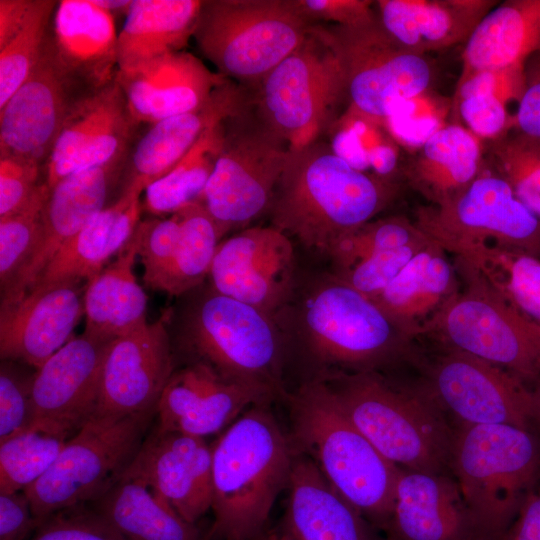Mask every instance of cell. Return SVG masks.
Returning a JSON list of instances; mask_svg holds the SVG:
<instances>
[{"mask_svg":"<svg viewBox=\"0 0 540 540\" xmlns=\"http://www.w3.org/2000/svg\"><path fill=\"white\" fill-rule=\"evenodd\" d=\"M398 183L351 166L316 140L289 148L269 206L272 226L304 247L330 254L344 237L384 210L397 196Z\"/></svg>","mask_w":540,"mask_h":540,"instance_id":"obj_1","label":"cell"},{"mask_svg":"<svg viewBox=\"0 0 540 540\" xmlns=\"http://www.w3.org/2000/svg\"><path fill=\"white\" fill-rule=\"evenodd\" d=\"M294 456L269 404L253 405L230 424L212 444L214 523L208 538L259 540L289 486Z\"/></svg>","mask_w":540,"mask_h":540,"instance_id":"obj_2","label":"cell"},{"mask_svg":"<svg viewBox=\"0 0 540 540\" xmlns=\"http://www.w3.org/2000/svg\"><path fill=\"white\" fill-rule=\"evenodd\" d=\"M285 397L294 452L308 457L367 521L388 530L400 468L354 426L322 378Z\"/></svg>","mask_w":540,"mask_h":540,"instance_id":"obj_3","label":"cell"},{"mask_svg":"<svg viewBox=\"0 0 540 540\" xmlns=\"http://www.w3.org/2000/svg\"><path fill=\"white\" fill-rule=\"evenodd\" d=\"M354 426L400 469L450 472L454 429L427 397L391 385L375 371L322 378Z\"/></svg>","mask_w":540,"mask_h":540,"instance_id":"obj_4","label":"cell"},{"mask_svg":"<svg viewBox=\"0 0 540 540\" xmlns=\"http://www.w3.org/2000/svg\"><path fill=\"white\" fill-rule=\"evenodd\" d=\"M450 472L485 540H500L540 473V440L507 424L454 429Z\"/></svg>","mask_w":540,"mask_h":540,"instance_id":"obj_5","label":"cell"},{"mask_svg":"<svg viewBox=\"0 0 540 540\" xmlns=\"http://www.w3.org/2000/svg\"><path fill=\"white\" fill-rule=\"evenodd\" d=\"M179 343L223 378L277 398L282 388V342L274 317L211 287L186 306Z\"/></svg>","mask_w":540,"mask_h":540,"instance_id":"obj_6","label":"cell"},{"mask_svg":"<svg viewBox=\"0 0 540 540\" xmlns=\"http://www.w3.org/2000/svg\"><path fill=\"white\" fill-rule=\"evenodd\" d=\"M312 25L293 0H206L193 37L218 74L256 87Z\"/></svg>","mask_w":540,"mask_h":540,"instance_id":"obj_7","label":"cell"},{"mask_svg":"<svg viewBox=\"0 0 540 540\" xmlns=\"http://www.w3.org/2000/svg\"><path fill=\"white\" fill-rule=\"evenodd\" d=\"M461 287L426 336L498 366L524 382L540 380V327L454 258Z\"/></svg>","mask_w":540,"mask_h":540,"instance_id":"obj_8","label":"cell"},{"mask_svg":"<svg viewBox=\"0 0 540 540\" xmlns=\"http://www.w3.org/2000/svg\"><path fill=\"white\" fill-rule=\"evenodd\" d=\"M299 322L319 361L354 372L375 371L405 355L413 342L373 300L331 273L307 291Z\"/></svg>","mask_w":540,"mask_h":540,"instance_id":"obj_9","label":"cell"},{"mask_svg":"<svg viewBox=\"0 0 540 540\" xmlns=\"http://www.w3.org/2000/svg\"><path fill=\"white\" fill-rule=\"evenodd\" d=\"M153 415L156 412L93 415L50 469L24 491L38 523L55 512L103 496L132 463Z\"/></svg>","mask_w":540,"mask_h":540,"instance_id":"obj_10","label":"cell"},{"mask_svg":"<svg viewBox=\"0 0 540 540\" xmlns=\"http://www.w3.org/2000/svg\"><path fill=\"white\" fill-rule=\"evenodd\" d=\"M313 26L339 62L347 102L343 116L383 126L397 102L430 90L434 69L429 59L396 42L377 15L352 26Z\"/></svg>","mask_w":540,"mask_h":540,"instance_id":"obj_11","label":"cell"},{"mask_svg":"<svg viewBox=\"0 0 540 540\" xmlns=\"http://www.w3.org/2000/svg\"><path fill=\"white\" fill-rule=\"evenodd\" d=\"M251 104L289 148L319 140L346 101L339 62L312 25L302 44L256 87Z\"/></svg>","mask_w":540,"mask_h":540,"instance_id":"obj_12","label":"cell"},{"mask_svg":"<svg viewBox=\"0 0 540 540\" xmlns=\"http://www.w3.org/2000/svg\"><path fill=\"white\" fill-rule=\"evenodd\" d=\"M288 152L250 100L225 119L221 148L201 199L223 235L269 209Z\"/></svg>","mask_w":540,"mask_h":540,"instance_id":"obj_13","label":"cell"},{"mask_svg":"<svg viewBox=\"0 0 540 540\" xmlns=\"http://www.w3.org/2000/svg\"><path fill=\"white\" fill-rule=\"evenodd\" d=\"M414 222L448 253L468 244L494 243L540 258V218L487 168L448 203L417 208Z\"/></svg>","mask_w":540,"mask_h":540,"instance_id":"obj_14","label":"cell"},{"mask_svg":"<svg viewBox=\"0 0 540 540\" xmlns=\"http://www.w3.org/2000/svg\"><path fill=\"white\" fill-rule=\"evenodd\" d=\"M485 360L445 348L428 370L427 397L460 426L507 424L531 429L537 392Z\"/></svg>","mask_w":540,"mask_h":540,"instance_id":"obj_15","label":"cell"},{"mask_svg":"<svg viewBox=\"0 0 540 540\" xmlns=\"http://www.w3.org/2000/svg\"><path fill=\"white\" fill-rule=\"evenodd\" d=\"M89 93L58 61L48 31L32 72L0 107V156L46 163L70 111Z\"/></svg>","mask_w":540,"mask_h":540,"instance_id":"obj_16","label":"cell"},{"mask_svg":"<svg viewBox=\"0 0 540 540\" xmlns=\"http://www.w3.org/2000/svg\"><path fill=\"white\" fill-rule=\"evenodd\" d=\"M293 273L288 235L273 226H257L219 243L208 277L218 293L275 317L292 293Z\"/></svg>","mask_w":540,"mask_h":540,"instance_id":"obj_17","label":"cell"},{"mask_svg":"<svg viewBox=\"0 0 540 540\" xmlns=\"http://www.w3.org/2000/svg\"><path fill=\"white\" fill-rule=\"evenodd\" d=\"M169 318L165 312L157 321L145 322L109 343L94 415L156 412L159 398L175 371Z\"/></svg>","mask_w":540,"mask_h":540,"instance_id":"obj_18","label":"cell"},{"mask_svg":"<svg viewBox=\"0 0 540 540\" xmlns=\"http://www.w3.org/2000/svg\"><path fill=\"white\" fill-rule=\"evenodd\" d=\"M86 281L38 285L13 305L1 307L0 355L37 370L74 336L84 316Z\"/></svg>","mask_w":540,"mask_h":540,"instance_id":"obj_19","label":"cell"},{"mask_svg":"<svg viewBox=\"0 0 540 540\" xmlns=\"http://www.w3.org/2000/svg\"><path fill=\"white\" fill-rule=\"evenodd\" d=\"M276 397L262 389L223 378L192 361L173 372L156 406V427L205 438L224 431L248 408Z\"/></svg>","mask_w":540,"mask_h":540,"instance_id":"obj_20","label":"cell"},{"mask_svg":"<svg viewBox=\"0 0 540 540\" xmlns=\"http://www.w3.org/2000/svg\"><path fill=\"white\" fill-rule=\"evenodd\" d=\"M123 159L124 156L105 165L74 172L50 189L36 246L14 282L1 293V307L22 299L59 249L108 206L112 189L121 174Z\"/></svg>","mask_w":540,"mask_h":540,"instance_id":"obj_21","label":"cell"},{"mask_svg":"<svg viewBox=\"0 0 540 540\" xmlns=\"http://www.w3.org/2000/svg\"><path fill=\"white\" fill-rule=\"evenodd\" d=\"M134 126L117 81L84 96L70 111L45 163L48 187L123 157Z\"/></svg>","mask_w":540,"mask_h":540,"instance_id":"obj_22","label":"cell"},{"mask_svg":"<svg viewBox=\"0 0 540 540\" xmlns=\"http://www.w3.org/2000/svg\"><path fill=\"white\" fill-rule=\"evenodd\" d=\"M110 342L83 332L35 370L32 382L35 421L75 434L95 414L103 361Z\"/></svg>","mask_w":540,"mask_h":540,"instance_id":"obj_23","label":"cell"},{"mask_svg":"<svg viewBox=\"0 0 540 540\" xmlns=\"http://www.w3.org/2000/svg\"><path fill=\"white\" fill-rule=\"evenodd\" d=\"M129 469L145 478L186 521L195 524L212 506V444L166 432L146 435Z\"/></svg>","mask_w":540,"mask_h":540,"instance_id":"obj_24","label":"cell"},{"mask_svg":"<svg viewBox=\"0 0 540 540\" xmlns=\"http://www.w3.org/2000/svg\"><path fill=\"white\" fill-rule=\"evenodd\" d=\"M228 79L191 53L178 51L128 72H118L134 124H154L205 106Z\"/></svg>","mask_w":540,"mask_h":540,"instance_id":"obj_25","label":"cell"},{"mask_svg":"<svg viewBox=\"0 0 540 540\" xmlns=\"http://www.w3.org/2000/svg\"><path fill=\"white\" fill-rule=\"evenodd\" d=\"M388 530L393 540H485L454 477L400 469Z\"/></svg>","mask_w":540,"mask_h":540,"instance_id":"obj_26","label":"cell"},{"mask_svg":"<svg viewBox=\"0 0 540 540\" xmlns=\"http://www.w3.org/2000/svg\"><path fill=\"white\" fill-rule=\"evenodd\" d=\"M49 37L58 61L87 90L97 91L116 81L114 15L93 0L58 1Z\"/></svg>","mask_w":540,"mask_h":540,"instance_id":"obj_27","label":"cell"},{"mask_svg":"<svg viewBox=\"0 0 540 540\" xmlns=\"http://www.w3.org/2000/svg\"><path fill=\"white\" fill-rule=\"evenodd\" d=\"M461 287L448 252L430 241L373 300L409 339L429 328Z\"/></svg>","mask_w":540,"mask_h":540,"instance_id":"obj_28","label":"cell"},{"mask_svg":"<svg viewBox=\"0 0 540 540\" xmlns=\"http://www.w3.org/2000/svg\"><path fill=\"white\" fill-rule=\"evenodd\" d=\"M494 0H378L377 19L404 48L426 55L466 42Z\"/></svg>","mask_w":540,"mask_h":540,"instance_id":"obj_29","label":"cell"},{"mask_svg":"<svg viewBox=\"0 0 540 540\" xmlns=\"http://www.w3.org/2000/svg\"><path fill=\"white\" fill-rule=\"evenodd\" d=\"M144 190L126 184L114 203L94 215L59 249L33 287L71 279L88 282L95 277L134 234Z\"/></svg>","mask_w":540,"mask_h":540,"instance_id":"obj_30","label":"cell"},{"mask_svg":"<svg viewBox=\"0 0 540 540\" xmlns=\"http://www.w3.org/2000/svg\"><path fill=\"white\" fill-rule=\"evenodd\" d=\"M248 101L245 91L227 80L202 108L152 124L133 150L126 184L146 189L172 170L210 126L231 116Z\"/></svg>","mask_w":540,"mask_h":540,"instance_id":"obj_31","label":"cell"},{"mask_svg":"<svg viewBox=\"0 0 540 540\" xmlns=\"http://www.w3.org/2000/svg\"><path fill=\"white\" fill-rule=\"evenodd\" d=\"M288 489L285 528L300 540H373L367 520L308 457L295 453Z\"/></svg>","mask_w":540,"mask_h":540,"instance_id":"obj_32","label":"cell"},{"mask_svg":"<svg viewBox=\"0 0 540 540\" xmlns=\"http://www.w3.org/2000/svg\"><path fill=\"white\" fill-rule=\"evenodd\" d=\"M485 168L481 140L452 122L415 152L403 175L429 205L441 206L467 189Z\"/></svg>","mask_w":540,"mask_h":540,"instance_id":"obj_33","label":"cell"},{"mask_svg":"<svg viewBox=\"0 0 540 540\" xmlns=\"http://www.w3.org/2000/svg\"><path fill=\"white\" fill-rule=\"evenodd\" d=\"M540 52V0L497 4L476 26L462 54L458 82L488 69L526 64Z\"/></svg>","mask_w":540,"mask_h":540,"instance_id":"obj_34","label":"cell"},{"mask_svg":"<svg viewBox=\"0 0 540 540\" xmlns=\"http://www.w3.org/2000/svg\"><path fill=\"white\" fill-rule=\"evenodd\" d=\"M203 1L136 0L118 33V72H128L169 53L183 51Z\"/></svg>","mask_w":540,"mask_h":540,"instance_id":"obj_35","label":"cell"},{"mask_svg":"<svg viewBox=\"0 0 540 540\" xmlns=\"http://www.w3.org/2000/svg\"><path fill=\"white\" fill-rule=\"evenodd\" d=\"M98 512L125 540H203L141 475L129 467L99 499Z\"/></svg>","mask_w":540,"mask_h":540,"instance_id":"obj_36","label":"cell"},{"mask_svg":"<svg viewBox=\"0 0 540 540\" xmlns=\"http://www.w3.org/2000/svg\"><path fill=\"white\" fill-rule=\"evenodd\" d=\"M139 244L137 225L116 259L87 282L85 333L112 341L147 322L148 298L133 272Z\"/></svg>","mask_w":540,"mask_h":540,"instance_id":"obj_37","label":"cell"},{"mask_svg":"<svg viewBox=\"0 0 540 540\" xmlns=\"http://www.w3.org/2000/svg\"><path fill=\"white\" fill-rule=\"evenodd\" d=\"M452 254L469 264L508 304L540 327L539 257L494 243L464 245Z\"/></svg>","mask_w":540,"mask_h":540,"instance_id":"obj_38","label":"cell"},{"mask_svg":"<svg viewBox=\"0 0 540 540\" xmlns=\"http://www.w3.org/2000/svg\"><path fill=\"white\" fill-rule=\"evenodd\" d=\"M180 234L172 260L151 289L179 296L200 286L223 236L216 221L199 201L178 211Z\"/></svg>","mask_w":540,"mask_h":540,"instance_id":"obj_39","label":"cell"},{"mask_svg":"<svg viewBox=\"0 0 540 540\" xmlns=\"http://www.w3.org/2000/svg\"><path fill=\"white\" fill-rule=\"evenodd\" d=\"M224 121L210 126L172 170L146 187V211L163 217L201 201L221 148Z\"/></svg>","mask_w":540,"mask_h":540,"instance_id":"obj_40","label":"cell"},{"mask_svg":"<svg viewBox=\"0 0 540 540\" xmlns=\"http://www.w3.org/2000/svg\"><path fill=\"white\" fill-rule=\"evenodd\" d=\"M74 435L35 421L27 430L0 442V493L25 491L50 469Z\"/></svg>","mask_w":540,"mask_h":540,"instance_id":"obj_41","label":"cell"},{"mask_svg":"<svg viewBox=\"0 0 540 540\" xmlns=\"http://www.w3.org/2000/svg\"><path fill=\"white\" fill-rule=\"evenodd\" d=\"M57 3L33 0L23 26L0 48V107L23 84L40 59Z\"/></svg>","mask_w":540,"mask_h":540,"instance_id":"obj_42","label":"cell"},{"mask_svg":"<svg viewBox=\"0 0 540 540\" xmlns=\"http://www.w3.org/2000/svg\"><path fill=\"white\" fill-rule=\"evenodd\" d=\"M491 160L494 172L540 218V145L516 131L508 132L492 141Z\"/></svg>","mask_w":540,"mask_h":540,"instance_id":"obj_43","label":"cell"},{"mask_svg":"<svg viewBox=\"0 0 540 540\" xmlns=\"http://www.w3.org/2000/svg\"><path fill=\"white\" fill-rule=\"evenodd\" d=\"M49 193L50 188L44 181L23 208L0 218L1 293L14 282L36 246Z\"/></svg>","mask_w":540,"mask_h":540,"instance_id":"obj_44","label":"cell"},{"mask_svg":"<svg viewBox=\"0 0 540 540\" xmlns=\"http://www.w3.org/2000/svg\"><path fill=\"white\" fill-rule=\"evenodd\" d=\"M452 100L427 90L397 102L383 127L391 139L416 152L434 133L446 126Z\"/></svg>","mask_w":540,"mask_h":540,"instance_id":"obj_45","label":"cell"},{"mask_svg":"<svg viewBox=\"0 0 540 540\" xmlns=\"http://www.w3.org/2000/svg\"><path fill=\"white\" fill-rule=\"evenodd\" d=\"M427 238L414 221L403 216H390L363 224L341 239L328 256L334 267Z\"/></svg>","mask_w":540,"mask_h":540,"instance_id":"obj_46","label":"cell"},{"mask_svg":"<svg viewBox=\"0 0 540 540\" xmlns=\"http://www.w3.org/2000/svg\"><path fill=\"white\" fill-rule=\"evenodd\" d=\"M429 241L428 237L419 242L376 252L352 262L334 266L331 274L364 296L374 299Z\"/></svg>","mask_w":540,"mask_h":540,"instance_id":"obj_47","label":"cell"},{"mask_svg":"<svg viewBox=\"0 0 540 540\" xmlns=\"http://www.w3.org/2000/svg\"><path fill=\"white\" fill-rule=\"evenodd\" d=\"M20 362L2 360L0 366V442L30 428L35 422L32 382Z\"/></svg>","mask_w":540,"mask_h":540,"instance_id":"obj_48","label":"cell"},{"mask_svg":"<svg viewBox=\"0 0 540 540\" xmlns=\"http://www.w3.org/2000/svg\"><path fill=\"white\" fill-rule=\"evenodd\" d=\"M31 540H125L98 512L85 504L45 518Z\"/></svg>","mask_w":540,"mask_h":540,"instance_id":"obj_49","label":"cell"},{"mask_svg":"<svg viewBox=\"0 0 540 540\" xmlns=\"http://www.w3.org/2000/svg\"><path fill=\"white\" fill-rule=\"evenodd\" d=\"M138 227V256L144 266L143 280L152 288L174 255L180 234V216L176 212L167 218L147 219L140 221Z\"/></svg>","mask_w":540,"mask_h":540,"instance_id":"obj_50","label":"cell"},{"mask_svg":"<svg viewBox=\"0 0 540 540\" xmlns=\"http://www.w3.org/2000/svg\"><path fill=\"white\" fill-rule=\"evenodd\" d=\"M508 107L495 96L474 94L452 101V114L479 140L493 141L513 129L514 116Z\"/></svg>","mask_w":540,"mask_h":540,"instance_id":"obj_51","label":"cell"},{"mask_svg":"<svg viewBox=\"0 0 540 540\" xmlns=\"http://www.w3.org/2000/svg\"><path fill=\"white\" fill-rule=\"evenodd\" d=\"M42 165L14 156H0V218L23 208L39 186Z\"/></svg>","mask_w":540,"mask_h":540,"instance_id":"obj_52","label":"cell"},{"mask_svg":"<svg viewBox=\"0 0 540 540\" xmlns=\"http://www.w3.org/2000/svg\"><path fill=\"white\" fill-rule=\"evenodd\" d=\"M525 66L526 64H516L475 72L457 82L452 101L474 94H487L499 98L508 106L512 102L518 105L525 89Z\"/></svg>","mask_w":540,"mask_h":540,"instance_id":"obj_53","label":"cell"},{"mask_svg":"<svg viewBox=\"0 0 540 540\" xmlns=\"http://www.w3.org/2000/svg\"><path fill=\"white\" fill-rule=\"evenodd\" d=\"M293 4L311 24L352 26L376 17L375 1L293 0Z\"/></svg>","mask_w":540,"mask_h":540,"instance_id":"obj_54","label":"cell"},{"mask_svg":"<svg viewBox=\"0 0 540 540\" xmlns=\"http://www.w3.org/2000/svg\"><path fill=\"white\" fill-rule=\"evenodd\" d=\"M525 66V89L515 111L513 129L540 145V52Z\"/></svg>","mask_w":540,"mask_h":540,"instance_id":"obj_55","label":"cell"},{"mask_svg":"<svg viewBox=\"0 0 540 540\" xmlns=\"http://www.w3.org/2000/svg\"><path fill=\"white\" fill-rule=\"evenodd\" d=\"M39 526L24 493H0V540H25Z\"/></svg>","mask_w":540,"mask_h":540,"instance_id":"obj_56","label":"cell"},{"mask_svg":"<svg viewBox=\"0 0 540 540\" xmlns=\"http://www.w3.org/2000/svg\"><path fill=\"white\" fill-rule=\"evenodd\" d=\"M500 540H540V492L527 496Z\"/></svg>","mask_w":540,"mask_h":540,"instance_id":"obj_57","label":"cell"},{"mask_svg":"<svg viewBox=\"0 0 540 540\" xmlns=\"http://www.w3.org/2000/svg\"><path fill=\"white\" fill-rule=\"evenodd\" d=\"M33 0H0V48L23 26Z\"/></svg>","mask_w":540,"mask_h":540,"instance_id":"obj_58","label":"cell"},{"mask_svg":"<svg viewBox=\"0 0 540 540\" xmlns=\"http://www.w3.org/2000/svg\"><path fill=\"white\" fill-rule=\"evenodd\" d=\"M96 5L113 14L114 11L128 12L133 1L130 0H93Z\"/></svg>","mask_w":540,"mask_h":540,"instance_id":"obj_59","label":"cell"},{"mask_svg":"<svg viewBox=\"0 0 540 540\" xmlns=\"http://www.w3.org/2000/svg\"><path fill=\"white\" fill-rule=\"evenodd\" d=\"M272 540H300L299 538H297L292 532H290L288 529H284V531L273 537Z\"/></svg>","mask_w":540,"mask_h":540,"instance_id":"obj_60","label":"cell"},{"mask_svg":"<svg viewBox=\"0 0 540 540\" xmlns=\"http://www.w3.org/2000/svg\"><path fill=\"white\" fill-rule=\"evenodd\" d=\"M537 392V412L535 416V423L540 426V387L536 389Z\"/></svg>","mask_w":540,"mask_h":540,"instance_id":"obj_61","label":"cell"},{"mask_svg":"<svg viewBox=\"0 0 540 540\" xmlns=\"http://www.w3.org/2000/svg\"><path fill=\"white\" fill-rule=\"evenodd\" d=\"M203 540H210V539L208 538V536H206V537H204V539H203Z\"/></svg>","mask_w":540,"mask_h":540,"instance_id":"obj_62","label":"cell"}]
</instances>
